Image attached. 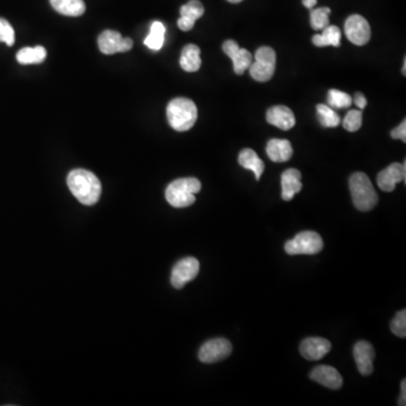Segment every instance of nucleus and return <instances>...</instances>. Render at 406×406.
<instances>
[{
    "instance_id": "c756f323",
    "label": "nucleus",
    "mask_w": 406,
    "mask_h": 406,
    "mask_svg": "<svg viewBox=\"0 0 406 406\" xmlns=\"http://www.w3.org/2000/svg\"><path fill=\"white\" fill-rule=\"evenodd\" d=\"M391 330L395 335L398 338H405L406 336V311H400L397 313L394 320L391 323Z\"/></svg>"
},
{
    "instance_id": "2eb2a0df",
    "label": "nucleus",
    "mask_w": 406,
    "mask_h": 406,
    "mask_svg": "<svg viewBox=\"0 0 406 406\" xmlns=\"http://www.w3.org/2000/svg\"><path fill=\"white\" fill-rule=\"evenodd\" d=\"M181 17L177 25L182 31L192 30L196 21L205 14V7L199 0H190L189 3L181 7Z\"/></svg>"
},
{
    "instance_id": "4468645a",
    "label": "nucleus",
    "mask_w": 406,
    "mask_h": 406,
    "mask_svg": "<svg viewBox=\"0 0 406 406\" xmlns=\"http://www.w3.org/2000/svg\"><path fill=\"white\" fill-rule=\"evenodd\" d=\"M332 344L324 338H307L300 344V353L307 360H320L331 351Z\"/></svg>"
},
{
    "instance_id": "423d86ee",
    "label": "nucleus",
    "mask_w": 406,
    "mask_h": 406,
    "mask_svg": "<svg viewBox=\"0 0 406 406\" xmlns=\"http://www.w3.org/2000/svg\"><path fill=\"white\" fill-rule=\"evenodd\" d=\"M323 239L317 232H302L288 241L284 250L289 255H314L323 250Z\"/></svg>"
},
{
    "instance_id": "a878e982",
    "label": "nucleus",
    "mask_w": 406,
    "mask_h": 406,
    "mask_svg": "<svg viewBox=\"0 0 406 406\" xmlns=\"http://www.w3.org/2000/svg\"><path fill=\"white\" fill-rule=\"evenodd\" d=\"M317 110L318 120L320 123L323 125L324 128H335L340 124L339 114L335 113V111L329 105L318 104L316 107Z\"/></svg>"
},
{
    "instance_id": "20e7f679",
    "label": "nucleus",
    "mask_w": 406,
    "mask_h": 406,
    "mask_svg": "<svg viewBox=\"0 0 406 406\" xmlns=\"http://www.w3.org/2000/svg\"><path fill=\"white\" fill-rule=\"evenodd\" d=\"M349 185L351 191L352 201L358 210L367 212L375 208L378 203V196L369 177L364 173H354L350 177Z\"/></svg>"
},
{
    "instance_id": "cd10ccee",
    "label": "nucleus",
    "mask_w": 406,
    "mask_h": 406,
    "mask_svg": "<svg viewBox=\"0 0 406 406\" xmlns=\"http://www.w3.org/2000/svg\"><path fill=\"white\" fill-rule=\"evenodd\" d=\"M329 107L332 109H348L351 107L352 98L347 93L341 92L338 89H331L327 95Z\"/></svg>"
},
{
    "instance_id": "6ab92c4d",
    "label": "nucleus",
    "mask_w": 406,
    "mask_h": 406,
    "mask_svg": "<svg viewBox=\"0 0 406 406\" xmlns=\"http://www.w3.org/2000/svg\"><path fill=\"white\" fill-rule=\"evenodd\" d=\"M266 154L272 162H288L293 157V146L286 139H271L266 145Z\"/></svg>"
},
{
    "instance_id": "e433bc0d",
    "label": "nucleus",
    "mask_w": 406,
    "mask_h": 406,
    "mask_svg": "<svg viewBox=\"0 0 406 406\" xmlns=\"http://www.w3.org/2000/svg\"><path fill=\"white\" fill-rule=\"evenodd\" d=\"M406 60H404V66H403V73L405 75V69H406Z\"/></svg>"
},
{
    "instance_id": "473e14b6",
    "label": "nucleus",
    "mask_w": 406,
    "mask_h": 406,
    "mask_svg": "<svg viewBox=\"0 0 406 406\" xmlns=\"http://www.w3.org/2000/svg\"><path fill=\"white\" fill-rule=\"evenodd\" d=\"M354 104L359 107V110H364L367 107V98L362 93L357 92L354 94L353 101Z\"/></svg>"
},
{
    "instance_id": "f704fd0d",
    "label": "nucleus",
    "mask_w": 406,
    "mask_h": 406,
    "mask_svg": "<svg viewBox=\"0 0 406 406\" xmlns=\"http://www.w3.org/2000/svg\"><path fill=\"white\" fill-rule=\"evenodd\" d=\"M317 3V0H302V5L308 8V10H313Z\"/></svg>"
},
{
    "instance_id": "c85d7f7f",
    "label": "nucleus",
    "mask_w": 406,
    "mask_h": 406,
    "mask_svg": "<svg viewBox=\"0 0 406 406\" xmlns=\"http://www.w3.org/2000/svg\"><path fill=\"white\" fill-rule=\"evenodd\" d=\"M362 125V112L359 110L349 111L343 120V127L349 132H356Z\"/></svg>"
},
{
    "instance_id": "7c9ffc66",
    "label": "nucleus",
    "mask_w": 406,
    "mask_h": 406,
    "mask_svg": "<svg viewBox=\"0 0 406 406\" xmlns=\"http://www.w3.org/2000/svg\"><path fill=\"white\" fill-rule=\"evenodd\" d=\"M0 42L12 46L15 43V32L12 25L6 19H0Z\"/></svg>"
},
{
    "instance_id": "72a5a7b5",
    "label": "nucleus",
    "mask_w": 406,
    "mask_h": 406,
    "mask_svg": "<svg viewBox=\"0 0 406 406\" xmlns=\"http://www.w3.org/2000/svg\"><path fill=\"white\" fill-rule=\"evenodd\" d=\"M400 400H398V405L405 406L406 405V380L404 379L403 382H400Z\"/></svg>"
},
{
    "instance_id": "412c9836",
    "label": "nucleus",
    "mask_w": 406,
    "mask_h": 406,
    "mask_svg": "<svg viewBox=\"0 0 406 406\" xmlns=\"http://www.w3.org/2000/svg\"><path fill=\"white\" fill-rule=\"evenodd\" d=\"M239 163L241 167L253 172L257 181L260 180L266 166H264L262 159L257 156V154L253 149L246 148V149L241 150L239 155Z\"/></svg>"
},
{
    "instance_id": "f3484780",
    "label": "nucleus",
    "mask_w": 406,
    "mask_h": 406,
    "mask_svg": "<svg viewBox=\"0 0 406 406\" xmlns=\"http://www.w3.org/2000/svg\"><path fill=\"white\" fill-rule=\"evenodd\" d=\"M266 121L282 130H290L296 124V118L293 111L284 105H278L269 109L266 112Z\"/></svg>"
},
{
    "instance_id": "ddd939ff",
    "label": "nucleus",
    "mask_w": 406,
    "mask_h": 406,
    "mask_svg": "<svg viewBox=\"0 0 406 406\" xmlns=\"http://www.w3.org/2000/svg\"><path fill=\"white\" fill-rule=\"evenodd\" d=\"M353 357L361 375L369 376L373 373L375 359V349L373 345L366 341L358 342L354 345Z\"/></svg>"
},
{
    "instance_id": "4be33fe9",
    "label": "nucleus",
    "mask_w": 406,
    "mask_h": 406,
    "mask_svg": "<svg viewBox=\"0 0 406 406\" xmlns=\"http://www.w3.org/2000/svg\"><path fill=\"white\" fill-rule=\"evenodd\" d=\"M50 3L55 12L71 17L82 16L86 10L84 0H50Z\"/></svg>"
},
{
    "instance_id": "aec40b11",
    "label": "nucleus",
    "mask_w": 406,
    "mask_h": 406,
    "mask_svg": "<svg viewBox=\"0 0 406 406\" xmlns=\"http://www.w3.org/2000/svg\"><path fill=\"white\" fill-rule=\"evenodd\" d=\"M200 48L196 44H187L184 46L181 55L180 64L183 71L187 73H196L201 67Z\"/></svg>"
},
{
    "instance_id": "f257e3e1",
    "label": "nucleus",
    "mask_w": 406,
    "mask_h": 406,
    "mask_svg": "<svg viewBox=\"0 0 406 406\" xmlns=\"http://www.w3.org/2000/svg\"><path fill=\"white\" fill-rule=\"evenodd\" d=\"M73 196L85 205H94L102 194V184L96 175L86 169H73L67 177Z\"/></svg>"
},
{
    "instance_id": "2f4dec72",
    "label": "nucleus",
    "mask_w": 406,
    "mask_h": 406,
    "mask_svg": "<svg viewBox=\"0 0 406 406\" xmlns=\"http://www.w3.org/2000/svg\"><path fill=\"white\" fill-rule=\"evenodd\" d=\"M391 136L393 139H398L403 142L406 141V121L404 120L403 122L400 123L397 128L391 130Z\"/></svg>"
},
{
    "instance_id": "39448f33",
    "label": "nucleus",
    "mask_w": 406,
    "mask_h": 406,
    "mask_svg": "<svg viewBox=\"0 0 406 406\" xmlns=\"http://www.w3.org/2000/svg\"><path fill=\"white\" fill-rule=\"evenodd\" d=\"M277 55L275 50L270 46H261L255 53V62H252L250 68V76L260 83H266L271 80L275 71Z\"/></svg>"
},
{
    "instance_id": "393cba45",
    "label": "nucleus",
    "mask_w": 406,
    "mask_h": 406,
    "mask_svg": "<svg viewBox=\"0 0 406 406\" xmlns=\"http://www.w3.org/2000/svg\"><path fill=\"white\" fill-rule=\"evenodd\" d=\"M17 62L21 64H42L46 58V50L43 46L34 48H23L17 53Z\"/></svg>"
},
{
    "instance_id": "9d476101",
    "label": "nucleus",
    "mask_w": 406,
    "mask_h": 406,
    "mask_svg": "<svg viewBox=\"0 0 406 406\" xmlns=\"http://www.w3.org/2000/svg\"><path fill=\"white\" fill-rule=\"evenodd\" d=\"M133 42L131 39L129 37L123 39L119 32L112 31V30L102 32L101 35L98 37V48L104 55L127 53L131 50Z\"/></svg>"
},
{
    "instance_id": "0eeeda50",
    "label": "nucleus",
    "mask_w": 406,
    "mask_h": 406,
    "mask_svg": "<svg viewBox=\"0 0 406 406\" xmlns=\"http://www.w3.org/2000/svg\"><path fill=\"white\" fill-rule=\"evenodd\" d=\"M232 351V343L223 338L209 340L199 351V359L203 364H214L226 359Z\"/></svg>"
},
{
    "instance_id": "bb28decb",
    "label": "nucleus",
    "mask_w": 406,
    "mask_h": 406,
    "mask_svg": "<svg viewBox=\"0 0 406 406\" xmlns=\"http://www.w3.org/2000/svg\"><path fill=\"white\" fill-rule=\"evenodd\" d=\"M311 25L316 31H321L330 25V19L329 16L331 14V10L329 7H321L316 10H311Z\"/></svg>"
},
{
    "instance_id": "5701e85b",
    "label": "nucleus",
    "mask_w": 406,
    "mask_h": 406,
    "mask_svg": "<svg viewBox=\"0 0 406 406\" xmlns=\"http://www.w3.org/2000/svg\"><path fill=\"white\" fill-rule=\"evenodd\" d=\"M313 43L318 48L329 46H340L341 44V31L334 25H329L327 28H324L322 34L314 35Z\"/></svg>"
},
{
    "instance_id": "b1692460",
    "label": "nucleus",
    "mask_w": 406,
    "mask_h": 406,
    "mask_svg": "<svg viewBox=\"0 0 406 406\" xmlns=\"http://www.w3.org/2000/svg\"><path fill=\"white\" fill-rule=\"evenodd\" d=\"M165 26L162 21H154L151 26H150V32L148 37L145 40L146 44L150 50L154 51H159L162 49L165 42Z\"/></svg>"
},
{
    "instance_id": "7ed1b4c3",
    "label": "nucleus",
    "mask_w": 406,
    "mask_h": 406,
    "mask_svg": "<svg viewBox=\"0 0 406 406\" xmlns=\"http://www.w3.org/2000/svg\"><path fill=\"white\" fill-rule=\"evenodd\" d=\"M200 191L201 183L198 178H178L172 182L166 189V200L174 208H187L196 202V194Z\"/></svg>"
},
{
    "instance_id": "f8f14e48",
    "label": "nucleus",
    "mask_w": 406,
    "mask_h": 406,
    "mask_svg": "<svg viewBox=\"0 0 406 406\" xmlns=\"http://www.w3.org/2000/svg\"><path fill=\"white\" fill-rule=\"evenodd\" d=\"M223 53L232 59L236 75H243L253 62V57L250 55V51L239 48L236 41H226L223 43Z\"/></svg>"
},
{
    "instance_id": "1a4fd4ad",
    "label": "nucleus",
    "mask_w": 406,
    "mask_h": 406,
    "mask_svg": "<svg viewBox=\"0 0 406 406\" xmlns=\"http://www.w3.org/2000/svg\"><path fill=\"white\" fill-rule=\"evenodd\" d=\"M345 35L356 46H365L371 37L370 25L361 15H351L345 21Z\"/></svg>"
},
{
    "instance_id": "dca6fc26",
    "label": "nucleus",
    "mask_w": 406,
    "mask_h": 406,
    "mask_svg": "<svg viewBox=\"0 0 406 406\" xmlns=\"http://www.w3.org/2000/svg\"><path fill=\"white\" fill-rule=\"evenodd\" d=\"M311 378L330 389H340L342 387V376L333 367L325 365L316 367L311 373Z\"/></svg>"
},
{
    "instance_id": "c9c22d12",
    "label": "nucleus",
    "mask_w": 406,
    "mask_h": 406,
    "mask_svg": "<svg viewBox=\"0 0 406 406\" xmlns=\"http://www.w3.org/2000/svg\"><path fill=\"white\" fill-rule=\"evenodd\" d=\"M227 1H230V3H241V1H243V0H227Z\"/></svg>"
},
{
    "instance_id": "f03ea898",
    "label": "nucleus",
    "mask_w": 406,
    "mask_h": 406,
    "mask_svg": "<svg viewBox=\"0 0 406 406\" xmlns=\"http://www.w3.org/2000/svg\"><path fill=\"white\" fill-rule=\"evenodd\" d=\"M168 123L175 131H187L196 124L198 109L189 98H175L167 105Z\"/></svg>"
},
{
    "instance_id": "9b49d317",
    "label": "nucleus",
    "mask_w": 406,
    "mask_h": 406,
    "mask_svg": "<svg viewBox=\"0 0 406 406\" xmlns=\"http://www.w3.org/2000/svg\"><path fill=\"white\" fill-rule=\"evenodd\" d=\"M405 162L403 163V165L400 163H394L379 173L377 176V184L379 189L384 192H393L397 183H400L402 181L405 182Z\"/></svg>"
},
{
    "instance_id": "6e6552de",
    "label": "nucleus",
    "mask_w": 406,
    "mask_h": 406,
    "mask_svg": "<svg viewBox=\"0 0 406 406\" xmlns=\"http://www.w3.org/2000/svg\"><path fill=\"white\" fill-rule=\"evenodd\" d=\"M200 270V263L194 257H185L175 264L172 270L171 282L176 289L182 288L196 279Z\"/></svg>"
},
{
    "instance_id": "a211bd4d",
    "label": "nucleus",
    "mask_w": 406,
    "mask_h": 406,
    "mask_svg": "<svg viewBox=\"0 0 406 406\" xmlns=\"http://www.w3.org/2000/svg\"><path fill=\"white\" fill-rule=\"evenodd\" d=\"M302 174L298 169L289 168L282 173V196L284 201H291L297 193H299L302 189Z\"/></svg>"
}]
</instances>
